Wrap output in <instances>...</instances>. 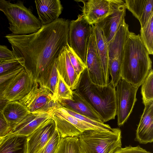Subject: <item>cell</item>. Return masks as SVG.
I'll return each instance as SVG.
<instances>
[{"instance_id":"6da1fadb","label":"cell","mask_w":153,"mask_h":153,"mask_svg":"<svg viewBox=\"0 0 153 153\" xmlns=\"http://www.w3.org/2000/svg\"><path fill=\"white\" fill-rule=\"evenodd\" d=\"M69 22L68 19L58 18L33 33L5 36L15 58L27 72L33 73L35 80L51 66L68 44Z\"/></svg>"},{"instance_id":"7a4b0ae2","label":"cell","mask_w":153,"mask_h":153,"mask_svg":"<svg viewBox=\"0 0 153 153\" xmlns=\"http://www.w3.org/2000/svg\"><path fill=\"white\" fill-rule=\"evenodd\" d=\"M152 63L140 34L129 31L123 50L121 78L139 87L152 69Z\"/></svg>"},{"instance_id":"3957f363","label":"cell","mask_w":153,"mask_h":153,"mask_svg":"<svg viewBox=\"0 0 153 153\" xmlns=\"http://www.w3.org/2000/svg\"><path fill=\"white\" fill-rule=\"evenodd\" d=\"M85 79L82 86V93L85 98L100 117L103 123L114 119L116 115L115 88L110 82L105 86L92 83L87 76L86 68Z\"/></svg>"},{"instance_id":"277c9868","label":"cell","mask_w":153,"mask_h":153,"mask_svg":"<svg viewBox=\"0 0 153 153\" xmlns=\"http://www.w3.org/2000/svg\"><path fill=\"white\" fill-rule=\"evenodd\" d=\"M0 11L7 18L9 29L13 34H32L38 31L43 25L30 9L25 7L21 1L12 3L9 1L0 0Z\"/></svg>"},{"instance_id":"5b68a950","label":"cell","mask_w":153,"mask_h":153,"mask_svg":"<svg viewBox=\"0 0 153 153\" xmlns=\"http://www.w3.org/2000/svg\"><path fill=\"white\" fill-rule=\"evenodd\" d=\"M78 137L82 153H114L121 147V132L118 128L87 130Z\"/></svg>"},{"instance_id":"8992f818","label":"cell","mask_w":153,"mask_h":153,"mask_svg":"<svg viewBox=\"0 0 153 153\" xmlns=\"http://www.w3.org/2000/svg\"><path fill=\"white\" fill-rule=\"evenodd\" d=\"M116 87V115L117 124L121 126L127 121L137 101V91L139 87L121 78Z\"/></svg>"},{"instance_id":"52a82bcc","label":"cell","mask_w":153,"mask_h":153,"mask_svg":"<svg viewBox=\"0 0 153 153\" xmlns=\"http://www.w3.org/2000/svg\"><path fill=\"white\" fill-rule=\"evenodd\" d=\"M92 33L91 25L79 14L77 19L70 22L68 44L76 54L85 62L88 42Z\"/></svg>"},{"instance_id":"ba28073f","label":"cell","mask_w":153,"mask_h":153,"mask_svg":"<svg viewBox=\"0 0 153 153\" xmlns=\"http://www.w3.org/2000/svg\"><path fill=\"white\" fill-rule=\"evenodd\" d=\"M35 80L29 93L18 101L30 113L48 111L51 109L56 103L54 101L52 94L38 80Z\"/></svg>"},{"instance_id":"9c48e42d","label":"cell","mask_w":153,"mask_h":153,"mask_svg":"<svg viewBox=\"0 0 153 153\" xmlns=\"http://www.w3.org/2000/svg\"><path fill=\"white\" fill-rule=\"evenodd\" d=\"M85 64L87 76L92 83L100 86L108 85L104 77L92 29L88 42Z\"/></svg>"},{"instance_id":"30bf717a","label":"cell","mask_w":153,"mask_h":153,"mask_svg":"<svg viewBox=\"0 0 153 153\" xmlns=\"http://www.w3.org/2000/svg\"><path fill=\"white\" fill-rule=\"evenodd\" d=\"M113 11L96 24L101 30L108 45L114 37L126 16L124 1L112 0Z\"/></svg>"},{"instance_id":"8fae6325","label":"cell","mask_w":153,"mask_h":153,"mask_svg":"<svg viewBox=\"0 0 153 153\" xmlns=\"http://www.w3.org/2000/svg\"><path fill=\"white\" fill-rule=\"evenodd\" d=\"M35 79L33 74L28 73L24 68L10 82L4 92V96L8 101H18L32 89Z\"/></svg>"},{"instance_id":"7c38bea8","label":"cell","mask_w":153,"mask_h":153,"mask_svg":"<svg viewBox=\"0 0 153 153\" xmlns=\"http://www.w3.org/2000/svg\"><path fill=\"white\" fill-rule=\"evenodd\" d=\"M56 130L53 118L43 123L27 137V153H39L51 138Z\"/></svg>"},{"instance_id":"4fadbf2b","label":"cell","mask_w":153,"mask_h":153,"mask_svg":"<svg viewBox=\"0 0 153 153\" xmlns=\"http://www.w3.org/2000/svg\"><path fill=\"white\" fill-rule=\"evenodd\" d=\"M82 16L89 25L97 23L113 11L112 0H88L81 1Z\"/></svg>"},{"instance_id":"5bb4252c","label":"cell","mask_w":153,"mask_h":153,"mask_svg":"<svg viewBox=\"0 0 153 153\" xmlns=\"http://www.w3.org/2000/svg\"><path fill=\"white\" fill-rule=\"evenodd\" d=\"M129 31L128 25L125 18L113 39L108 45V65L121 66L124 47Z\"/></svg>"},{"instance_id":"9a60e30c","label":"cell","mask_w":153,"mask_h":153,"mask_svg":"<svg viewBox=\"0 0 153 153\" xmlns=\"http://www.w3.org/2000/svg\"><path fill=\"white\" fill-rule=\"evenodd\" d=\"M52 108L48 111L30 113L11 130L8 135H20L27 137L42 124L53 118Z\"/></svg>"},{"instance_id":"2e32d148","label":"cell","mask_w":153,"mask_h":153,"mask_svg":"<svg viewBox=\"0 0 153 153\" xmlns=\"http://www.w3.org/2000/svg\"><path fill=\"white\" fill-rule=\"evenodd\" d=\"M66 46L61 50L56 59L57 68L59 74L73 91L76 89L81 77L77 74L71 62Z\"/></svg>"},{"instance_id":"e0dca14e","label":"cell","mask_w":153,"mask_h":153,"mask_svg":"<svg viewBox=\"0 0 153 153\" xmlns=\"http://www.w3.org/2000/svg\"><path fill=\"white\" fill-rule=\"evenodd\" d=\"M144 105L135 138L136 141L143 144L153 142V101Z\"/></svg>"},{"instance_id":"ac0fdd59","label":"cell","mask_w":153,"mask_h":153,"mask_svg":"<svg viewBox=\"0 0 153 153\" xmlns=\"http://www.w3.org/2000/svg\"><path fill=\"white\" fill-rule=\"evenodd\" d=\"M39 19L43 25L52 23L59 18L63 7L59 0L35 1Z\"/></svg>"},{"instance_id":"d6986e66","label":"cell","mask_w":153,"mask_h":153,"mask_svg":"<svg viewBox=\"0 0 153 153\" xmlns=\"http://www.w3.org/2000/svg\"><path fill=\"white\" fill-rule=\"evenodd\" d=\"M73 100H65L59 103L82 115L102 123L100 116L86 100L81 92L73 91Z\"/></svg>"},{"instance_id":"ffe728a7","label":"cell","mask_w":153,"mask_h":153,"mask_svg":"<svg viewBox=\"0 0 153 153\" xmlns=\"http://www.w3.org/2000/svg\"><path fill=\"white\" fill-rule=\"evenodd\" d=\"M124 4L143 27L153 13V0H126Z\"/></svg>"},{"instance_id":"44dd1931","label":"cell","mask_w":153,"mask_h":153,"mask_svg":"<svg viewBox=\"0 0 153 153\" xmlns=\"http://www.w3.org/2000/svg\"><path fill=\"white\" fill-rule=\"evenodd\" d=\"M96 42L98 54L101 62L104 77L107 84L109 82L108 45L99 27L96 24L91 25Z\"/></svg>"},{"instance_id":"7402d4cb","label":"cell","mask_w":153,"mask_h":153,"mask_svg":"<svg viewBox=\"0 0 153 153\" xmlns=\"http://www.w3.org/2000/svg\"><path fill=\"white\" fill-rule=\"evenodd\" d=\"M2 111L11 130L30 113L19 101L8 102Z\"/></svg>"},{"instance_id":"603a6c76","label":"cell","mask_w":153,"mask_h":153,"mask_svg":"<svg viewBox=\"0 0 153 153\" xmlns=\"http://www.w3.org/2000/svg\"><path fill=\"white\" fill-rule=\"evenodd\" d=\"M27 137L10 134L0 144V153H27Z\"/></svg>"},{"instance_id":"cb8c5ba5","label":"cell","mask_w":153,"mask_h":153,"mask_svg":"<svg viewBox=\"0 0 153 153\" xmlns=\"http://www.w3.org/2000/svg\"><path fill=\"white\" fill-rule=\"evenodd\" d=\"M53 114L69 122L81 132L89 129L109 131L80 120L69 114L59 103L56 102L52 108Z\"/></svg>"},{"instance_id":"d4e9b609","label":"cell","mask_w":153,"mask_h":153,"mask_svg":"<svg viewBox=\"0 0 153 153\" xmlns=\"http://www.w3.org/2000/svg\"><path fill=\"white\" fill-rule=\"evenodd\" d=\"M36 80H38L44 86L51 91L53 94L54 102H57L59 75L57 68L56 59Z\"/></svg>"},{"instance_id":"484cf974","label":"cell","mask_w":153,"mask_h":153,"mask_svg":"<svg viewBox=\"0 0 153 153\" xmlns=\"http://www.w3.org/2000/svg\"><path fill=\"white\" fill-rule=\"evenodd\" d=\"M53 119L56 129L61 138L78 137L82 134L79 130L66 120L59 118L53 114Z\"/></svg>"},{"instance_id":"4316f807","label":"cell","mask_w":153,"mask_h":153,"mask_svg":"<svg viewBox=\"0 0 153 153\" xmlns=\"http://www.w3.org/2000/svg\"><path fill=\"white\" fill-rule=\"evenodd\" d=\"M140 39L149 55L153 54V13L144 26L141 27Z\"/></svg>"},{"instance_id":"83f0119b","label":"cell","mask_w":153,"mask_h":153,"mask_svg":"<svg viewBox=\"0 0 153 153\" xmlns=\"http://www.w3.org/2000/svg\"><path fill=\"white\" fill-rule=\"evenodd\" d=\"M56 153H82L78 137L61 138Z\"/></svg>"},{"instance_id":"f1b7e54d","label":"cell","mask_w":153,"mask_h":153,"mask_svg":"<svg viewBox=\"0 0 153 153\" xmlns=\"http://www.w3.org/2000/svg\"><path fill=\"white\" fill-rule=\"evenodd\" d=\"M141 92L144 104L153 101V71L152 69L141 84Z\"/></svg>"},{"instance_id":"f546056e","label":"cell","mask_w":153,"mask_h":153,"mask_svg":"<svg viewBox=\"0 0 153 153\" xmlns=\"http://www.w3.org/2000/svg\"><path fill=\"white\" fill-rule=\"evenodd\" d=\"M24 68L0 77V111L3 108L8 101L4 96V90L15 76Z\"/></svg>"},{"instance_id":"4dcf8cb0","label":"cell","mask_w":153,"mask_h":153,"mask_svg":"<svg viewBox=\"0 0 153 153\" xmlns=\"http://www.w3.org/2000/svg\"><path fill=\"white\" fill-rule=\"evenodd\" d=\"M67 51L71 62L78 76L81 77L86 68L85 63L82 59L70 46H67Z\"/></svg>"},{"instance_id":"1f68e13d","label":"cell","mask_w":153,"mask_h":153,"mask_svg":"<svg viewBox=\"0 0 153 153\" xmlns=\"http://www.w3.org/2000/svg\"><path fill=\"white\" fill-rule=\"evenodd\" d=\"M58 75L56 102L60 103L65 100H73V91L66 83L59 73Z\"/></svg>"},{"instance_id":"d6a6232c","label":"cell","mask_w":153,"mask_h":153,"mask_svg":"<svg viewBox=\"0 0 153 153\" xmlns=\"http://www.w3.org/2000/svg\"><path fill=\"white\" fill-rule=\"evenodd\" d=\"M23 68V66L16 58L0 59V77Z\"/></svg>"},{"instance_id":"836d02e7","label":"cell","mask_w":153,"mask_h":153,"mask_svg":"<svg viewBox=\"0 0 153 153\" xmlns=\"http://www.w3.org/2000/svg\"><path fill=\"white\" fill-rule=\"evenodd\" d=\"M61 137L57 130L39 153H56Z\"/></svg>"},{"instance_id":"e575fe53","label":"cell","mask_w":153,"mask_h":153,"mask_svg":"<svg viewBox=\"0 0 153 153\" xmlns=\"http://www.w3.org/2000/svg\"><path fill=\"white\" fill-rule=\"evenodd\" d=\"M114 153H151L143 149L139 146L133 147L131 146L120 147L117 149Z\"/></svg>"},{"instance_id":"d590c367","label":"cell","mask_w":153,"mask_h":153,"mask_svg":"<svg viewBox=\"0 0 153 153\" xmlns=\"http://www.w3.org/2000/svg\"><path fill=\"white\" fill-rule=\"evenodd\" d=\"M11 129L5 118L2 111H0V137L7 136Z\"/></svg>"},{"instance_id":"8d00e7d4","label":"cell","mask_w":153,"mask_h":153,"mask_svg":"<svg viewBox=\"0 0 153 153\" xmlns=\"http://www.w3.org/2000/svg\"><path fill=\"white\" fill-rule=\"evenodd\" d=\"M12 51L5 45H0V59H15Z\"/></svg>"},{"instance_id":"74e56055","label":"cell","mask_w":153,"mask_h":153,"mask_svg":"<svg viewBox=\"0 0 153 153\" xmlns=\"http://www.w3.org/2000/svg\"><path fill=\"white\" fill-rule=\"evenodd\" d=\"M4 137H0V144L2 141Z\"/></svg>"}]
</instances>
